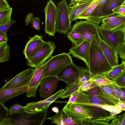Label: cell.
Returning a JSON list of instances; mask_svg holds the SVG:
<instances>
[{
  "mask_svg": "<svg viewBox=\"0 0 125 125\" xmlns=\"http://www.w3.org/2000/svg\"><path fill=\"white\" fill-rule=\"evenodd\" d=\"M89 62V70L92 77L106 74L113 68L104 54L97 37L91 43Z\"/></svg>",
  "mask_w": 125,
  "mask_h": 125,
  "instance_id": "1",
  "label": "cell"
},
{
  "mask_svg": "<svg viewBox=\"0 0 125 125\" xmlns=\"http://www.w3.org/2000/svg\"><path fill=\"white\" fill-rule=\"evenodd\" d=\"M64 114L77 125H89L93 117L92 108L74 103L67 104L62 108Z\"/></svg>",
  "mask_w": 125,
  "mask_h": 125,
  "instance_id": "2",
  "label": "cell"
},
{
  "mask_svg": "<svg viewBox=\"0 0 125 125\" xmlns=\"http://www.w3.org/2000/svg\"><path fill=\"white\" fill-rule=\"evenodd\" d=\"M100 39L104 41L111 52L116 65H118L119 57L118 47L124 43L123 31H120L111 32L102 29L100 25H97Z\"/></svg>",
  "mask_w": 125,
  "mask_h": 125,
  "instance_id": "3",
  "label": "cell"
},
{
  "mask_svg": "<svg viewBox=\"0 0 125 125\" xmlns=\"http://www.w3.org/2000/svg\"><path fill=\"white\" fill-rule=\"evenodd\" d=\"M70 55L69 52H63L51 56L46 62L43 78L56 77L64 68L73 63Z\"/></svg>",
  "mask_w": 125,
  "mask_h": 125,
  "instance_id": "4",
  "label": "cell"
},
{
  "mask_svg": "<svg viewBox=\"0 0 125 125\" xmlns=\"http://www.w3.org/2000/svg\"><path fill=\"white\" fill-rule=\"evenodd\" d=\"M48 109L34 113H29L23 110L19 113L10 115L11 122L14 125H43L47 119Z\"/></svg>",
  "mask_w": 125,
  "mask_h": 125,
  "instance_id": "5",
  "label": "cell"
},
{
  "mask_svg": "<svg viewBox=\"0 0 125 125\" xmlns=\"http://www.w3.org/2000/svg\"><path fill=\"white\" fill-rule=\"evenodd\" d=\"M56 48L53 41H45L39 50L27 60V65L35 68L40 67L52 56Z\"/></svg>",
  "mask_w": 125,
  "mask_h": 125,
  "instance_id": "6",
  "label": "cell"
},
{
  "mask_svg": "<svg viewBox=\"0 0 125 125\" xmlns=\"http://www.w3.org/2000/svg\"><path fill=\"white\" fill-rule=\"evenodd\" d=\"M57 7L56 31L67 34L72 28L67 2L66 0L61 1L58 3Z\"/></svg>",
  "mask_w": 125,
  "mask_h": 125,
  "instance_id": "7",
  "label": "cell"
},
{
  "mask_svg": "<svg viewBox=\"0 0 125 125\" xmlns=\"http://www.w3.org/2000/svg\"><path fill=\"white\" fill-rule=\"evenodd\" d=\"M43 10L45 16V32L49 36L54 37L57 32V6L53 0H48Z\"/></svg>",
  "mask_w": 125,
  "mask_h": 125,
  "instance_id": "8",
  "label": "cell"
},
{
  "mask_svg": "<svg viewBox=\"0 0 125 125\" xmlns=\"http://www.w3.org/2000/svg\"><path fill=\"white\" fill-rule=\"evenodd\" d=\"M71 31L79 33L85 41L91 43L96 37L100 39L97 25L86 20L76 21L73 25Z\"/></svg>",
  "mask_w": 125,
  "mask_h": 125,
  "instance_id": "9",
  "label": "cell"
},
{
  "mask_svg": "<svg viewBox=\"0 0 125 125\" xmlns=\"http://www.w3.org/2000/svg\"><path fill=\"white\" fill-rule=\"evenodd\" d=\"M35 69L29 68L17 74L7 82L0 89L5 90L28 86Z\"/></svg>",
  "mask_w": 125,
  "mask_h": 125,
  "instance_id": "10",
  "label": "cell"
},
{
  "mask_svg": "<svg viewBox=\"0 0 125 125\" xmlns=\"http://www.w3.org/2000/svg\"><path fill=\"white\" fill-rule=\"evenodd\" d=\"M80 74V67H78L73 63L62 70L56 77L59 80L65 82L67 84L65 89L79 81Z\"/></svg>",
  "mask_w": 125,
  "mask_h": 125,
  "instance_id": "11",
  "label": "cell"
},
{
  "mask_svg": "<svg viewBox=\"0 0 125 125\" xmlns=\"http://www.w3.org/2000/svg\"><path fill=\"white\" fill-rule=\"evenodd\" d=\"M65 89H60L50 97L43 100L27 104L24 106L23 111L29 113H34L48 108L50 105L59 98L65 91Z\"/></svg>",
  "mask_w": 125,
  "mask_h": 125,
  "instance_id": "12",
  "label": "cell"
},
{
  "mask_svg": "<svg viewBox=\"0 0 125 125\" xmlns=\"http://www.w3.org/2000/svg\"><path fill=\"white\" fill-rule=\"evenodd\" d=\"M59 80L56 77L49 76L43 78L38 91L40 96L45 99L52 96L56 89Z\"/></svg>",
  "mask_w": 125,
  "mask_h": 125,
  "instance_id": "13",
  "label": "cell"
},
{
  "mask_svg": "<svg viewBox=\"0 0 125 125\" xmlns=\"http://www.w3.org/2000/svg\"><path fill=\"white\" fill-rule=\"evenodd\" d=\"M91 43L84 41L79 46L75 47L72 46L69 53L72 55V57H76L82 60L86 64L88 69H89V57Z\"/></svg>",
  "mask_w": 125,
  "mask_h": 125,
  "instance_id": "14",
  "label": "cell"
},
{
  "mask_svg": "<svg viewBox=\"0 0 125 125\" xmlns=\"http://www.w3.org/2000/svg\"><path fill=\"white\" fill-rule=\"evenodd\" d=\"M46 63L40 67L35 68L33 75L28 86V92L26 94L28 98H35L36 96L37 89L43 78Z\"/></svg>",
  "mask_w": 125,
  "mask_h": 125,
  "instance_id": "15",
  "label": "cell"
},
{
  "mask_svg": "<svg viewBox=\"0 0 125 125\" xmlns=\"http://www.w3.org/2000/svg\"><path fill=\"white\" fill-rule=\"evenodd\" d=\"M43 36L36 34L33 37H29V40L23 50L25 59L28 60L41 47L45 41L43 40Z\"/></svg>",
  "mask_w": 125,
  "mask_h": 125,
  "instance_id": "16",
  "label": "cell"
},
{
  "mask_svg": "<svg viewBox=\"0 0 125 125\" xmlns=\"http://www.w3.org/2000/svg\"><path fill=\"white\" fill-rule=\"evenodd\" d=\"M94 0H71L68 5L71 22L75 21Z\"/></svg>",
  "mask_w": 125,
  "mask_h": 125,
  "instance_id": "17",
  "label": "cell"
},
{
  "mask_svg": "<svg viewBox=\"0 0 125 125\" xmlns=\"http://www.w3.org/2000/svg\"><path fill=\"white\" fill-rule=\"evenodd\" d=\"M97 86L94 84L92 85L90 89L86 92L90 96L91 101L90 106H99L106 105H116L111 101L98 93L97 90Z\"/></svg>",
  "mask_w": 125,
  "mask_h": 125,
  "instance_id": "18",
  "label": "cell"
},
{
  "mask_svg": "<svg viewBox=\"0 0 125 125\" xmlns=\"http://www.w3.org/2000/svg\"><path fill=\"white\" fill-rule=\"evenodd\" d=\"M28 86L5 90L0 89V103L4 104L7 101L20 95L26 93Z\"/></svg>",
  "mask_w": 125,
  "mask_h": 125,
  "instance_id": "19",
  "label": "cell"
},
{
  "mask_svg": "<svg viewBox=\"0 0 125 125\" xmlns=\"http://www.w3.org/2000/svg\"><path fill=\"white\" fill-rule=\"evenodd\" d=\"M74 103L83 106H90L91 101L89 94L79 89L70 96L67 104Z\"/></svg>",
  "mask_w": 125,
  "mask_h": 125,
  "instance_id": "20",
  "label": "cell"
},
{
  "mask_svg": "<svg viewBox=\"0 0 125 125\" xmlns=\"http://www.w3.org/2000/svg\"><path fill=\"white\" fill-rule=\"evenodd\" d=\"M97 90L100 94L111 101L116 105L120 102L114 94L110 84L98 86Z\"/></svg>",
  "mask_w": 125,
  "mask_h": 125,
  "instance_id": "21",
  "label": "cell"
},
{
  "mask_svg": "<svg viewBox=\"0 0 125 125\" xmlns=\"http://www.w3.org/2000/svg\"><path fill=\"white\" fill-rule=\"evenodd\" d=\"M106 0H100L94 10L86 20L99 25L102 19L105 16L103 15V11L104 5Z\"/></svg>",
  "mask_w": 125,
  "mask_h": 125,
  "instance_id": "22",
  "label": "cell"
},
{
  "mask_svg": "<svg viewBox=\"0 0 125 125\" xmlns=\"http://www.w3.org/2000/svg\"><path fill=\"white\" fill-rule=\"evenodd\" d=\"M100 27L103 29L111 32L122 31L125 29V17L112 22L101 24Z\"/></svg>",
  "mask_w": 125,
  "mask_h": 125,
  "instance_id": "23",
  "label": "cell"
},
{
  "mask_svg": "<svg viewBox=\"0 0 125 125\" xmlns=\"http://www.w3.org/2000/svg\"><path fill=\"white\" fill-rule=\"evenodd\" d=\"M56 125H77L71 119L66 115L62 109L54 116L47 118Z\"/></svg>",
  "mask_w": 125,
  "mask_h": 125,
  "instance_id": "24",
  "label": "cell"
},
{
  "mask_svg": "<svg viewBox=\"0 0 125 125\" xmlns=\"http://www.w3.org/2000/svg\"><path fill=\"white\" fill-rule=\"evenodd\" d=\"M124 0H106L103 6V14L105 16L113 12L114 9L121 5Z\"/></svg>",
  "mask_w": 125,
  "mask_h": 125,
  "instance_id": "25",
  "label": "cell"
},
{
  "mask_svg": "<svg viewBox=\"0 0 125 125\" xmlns=\"http://www.w3.org/2000/svg\"><path fill=\"white\" fill-rule=\"evenodd\" d=\"M67 35V37L72 42L73 46L75 47L80 45L85 41L81 35L75 31L71 30Z\"/></svg>",
  "mask_w": 125,
  "mask_h": 125,
  "instance_id": "26",
  "label": "cell"
},
{
  "mask_svg": "<svg viewBox=\"0 0 125 125\" xmlns=\"http://www.w3.org/2000/svg\"><path fill=\"white\" fill-rule=\"evenodd\" d=\"M10 47L7 42H0V62H7L10 59Z\"/></svg>",
  "mask_w": 125,
  "mask_h": 125,
  "instance_id": "27",
  "label": "cell"
},
{
  "mask_svg": "<svg viewBox=\"0 0 125 125\" xmlns=\"http://www.w3.org/2000/svg\"><path fill=\"white\" fill-rule=\"evenodd\" d=\"M101 48L107 61L112 67L116 66L113 56L104 42L100 39H99Z\"/></svg>",
  "mask_w": 125,
  "mask_h": 125,
  "instance_id": "28",
  "label": "cell"
},
{
  "mask_svg": "<svg viewBox=\"0 0 125 125\" xmlns=\"http://www.w3.org/2000/svg\"><path fill=\"white\" fill-rule=\"evenodd\" d=\"M100 0H94L93 2L85 10L78 19H86L94 10Z\"/></svg>",
  "mask_w": 125,
  "mask_h": 125,
  "instance_id": "29",
  "label": "cell"
},
{
  "mask_svg": "<svg viewBox=\"0 0 125 125\" xmlns=\"http://www.w3.org/2000/svg\"><path fill=\"white\" fill-rule=\"evenodd\" d=\"M93 83L97 86L106 85L113 83L112 80L107 78L105 74L96 75L92 77Z\"/></svg>",
  "mask_w": 125,
  "mask_h": 125,
  "instance_id": "30",
  "label": "cell"
},
{
  "mask_svg": "<svg viewBox=\"0 0 125 125\" xmlns=\"http://www.w3.org/2000/svg\"><path fill=\"white\" fill-rule=\"evenodd\" d=\"M12 8L0 12V26L9 23L11 22V15Z\"/></svg>",
  "mask_w": 125,
  "mask_h": 125,
  "instance_id": "31",
  "label": "cell"
},
{
  "mask_svg": "<svg viewBox=\"0 0 125 125\" xmlns=\"http://www.w3.org/2000/svg\"><path fill=\"white\" fill-rule=\"evenodd\" d=\"M92 78L89 70L87 68L80 67V74L79 81H78L79 87L84 83Z\"/></svg>",
  "mask_w": 125,
  "mask_h": 125,
  "instance_id": "32",
  "label": "cell"
},
{
  "mask_svg": "<svg viewBox=\"0 0 125 125\" xmlns=\"http://www.w3.org/2000/svg\"><path fill=\"white\" fill-rule=\"evenodd\" d=\"M79 89L78 82L72 85L60 97L63 99L73 94Z\"/></svg>",
  "mask_w": 125,
  "mask_h": 125,
  "instance_id": "33",
  "label": "cell"
},
{
  "mask_svg": "<svg viewBox=\"0 0 125 125\" xmlns=\"http://www.w3.org/2000/svg\"><path fill=\"white\" fill-rule=\"evenodd\" d=\"M123 17L118 13L113 12L106 16L103 18L101 21V24L112 22L118 20Z\"/></svg>",
  "mask_w": 125,
  "mask_h": 125,
  "instance_id": "34",
  "label": "cell"
},
{
  "mask_svg": "<svg viewBox=\"0 0 125 125\" xmlns=\"http://www.w3.org/2000/svg\"><path fill=\"white\" fill-rule=\"evenodd\" d=\"M113 81L118 87H125V70L115 80Z\"/></svg>",
  "mask_w": 125,
  "mask_h": 125,
  "instance_id": "35",
  "label": "cell"
},
{
  "mask_svg": "<svg viewBox=\"0 0 125 125\" xmlns=\"http://www.w3.org/2000/svg\"><path fill=\"white\" fill-rule=\"evenodd\" d=\"M24 106H22L17 103L13 104L9 109L10 115L19 113L23 109Z\"/></svg>",
  "mask_w": 125,
  "mask_h": 125,
  "instance_id": "36",
  "label": "cell"
},
{
  "mask_svg": "<svg viewBox=\"0 0 125 125\" xmlns=\"http://www.w3.org/2000/svg\"><path fill=\"white\" fill-rule=\"evenodd\" d=\"M118 52L122 61L125 62V43L120 44L118 47Z\"/></svg>",
  "mask_w": 125,
  "mask_h": 125,
  "instance_id": "37",
  "label": "cell"
},
{
  "mask_svg": "<svg viewBox=\"0 0 125 125\" xmlns=\"http://www.w3.org/2000/svg\"><path fill=\"white\" fill-rule=\"evenodd\" d=\"M40 19L38 17H33L30 23L31 27L35 30H39L41 29Z\"/></svg>",
  "mask_w": 125,
  "mask_h": 125,
  "instance_id": "38",
  "label": "cell"
},
{
  "mask_svg": "<svg viewBox=\"0 0 125 125\" xmlns=\"http://www.w3.org/2000/svg\"><path fill=\"white\" fill-rule=\"evenodd\" d=\"M93 82L92 78L83 83L79 88V89L83 92H87L90 89Z\"/></svg>",
  "mask_w": 125,
  "mask_h": 125,
  "instance_id": "39",
  "label": "cell"
},
{
  "mask_svg": "<svg viewBox=\"0 0 125 125\" xmlns=\"http://www.w3.org/2000/svg\"><path fill=\"white\" fill-rule=\"evenodd\" d=\"M15 20L12 19L10 22L7 24L0 26V33H6L7 31L15 22Z\"/></svg>",
  "mask_w": 125,
  "mask_h": 125,
  "instance_id": "40",
  "label": "cell"
},
{
  "mask_svg": "<svg viewBox=\"0 0 125 125\" xmlns=\"http://www.w3.org/2000/svg\"><path fill=\"white\" fill-rule=\"evenodd\" d=\"M112 70L118 74H121L125 70L124 62L122 61L121 63L113 67Z\"/></svg>",
  "mask_w": 125,
  "mask_h": 125,
  "instance_id": "41",
  "label": "cell"
},
{
  "mask_svg": "<svg viewBox=\"0 0 125 125\" xmlns=\"http://www.w3.org/2000/svg\"><path fill=\"white\" fill-rule=\"evenodd\" d=\"M0 118L8 117L9 114V109L7 108L4 105L0 103Z\"/></svg>",
  "mask_w": 125,
  "mask_h": 125,
  "instance_id": "42",
  "label": "cell"
},
{
  "mask_svg": "<svg viewBox=\"0 0 125 125\" xmlns=\"http://www.w3.org/2000/svg\"><path fill=\"white\" fill-rule=\"evenodd\" d=\"M112 81L113 83L110 84L112 87L114 94L119 99L121 91V88L117 85L113 81Z\"/></svg>",
  "mask_w": 125,
  "mask_h": 125,
  "instance_id": "43",
  "label": "cell"
},
{
  "mask_svg": "<svg viewBox=\"0 0 125 125\" xmlns=\"http://www.w3.org/2000/svg\"><path fill=\"white\" fill-rule=\"evenodd\" d=\"M121 74L117 73L112 70L107 73L105 74L107 78L113 81L115 80Z\"/></svg>",
  "mask_w": 125,
  "mask_h": 125,
  "instance_id": "44",
  "label": "cell"
},
{
  "mask_svg": "<svg viewBox=\"0 0 125 125\" xmlns=\"http://www.w3.org/2000/svg\"><path fill=\"white\" fill-rule=\"evenodd\" d=\"M11 7L6 0H0V12L7 10Z\"/></svg>",
  "mask_w": 125,
  "mask_h": 125,
  "instance_id": "45",
  "label": "cell"
},
{
  "mask_svg": "<svg viewBox=\"0 0 125 125\" xmlns=\"http://www.w3.org/2000/svg\"><path fill=\"white\" fill-rule=\"evenodd\" d=\"M113 12L118 13L124 17H125V7L120 5L112 10Z\"/></svg>",
  "mask_w": 125,
  "mask_h": 125,
  "instance_id": "46",
  "label": "cell"
},
{
  "mask_svg": "<svg viewBox=\"0 0 125 125\" xmlns=\"http://www.w3.org/2000/svg\"><path fill=\"white\" fill-rule=\"evenodd\" d=\"M98 107H100L109 112L113 111L118 108L116 105H101Z\"/></svg>",
  "mask_w": 125,
  "mask_h": 125,
  "instance_id": "47",
  "label": "cell"
},
{
  "mask_svg": "<svg viewBox=\"0 0 125 125\" xmlns=\"http://www.w3.org/2000/svg\"><path fill=\"white\" fill-rule=\"evenodd\" d=\"M0 125H14L11 122L10 118H0Z\"/></svg>",
  "mask_w": 125,
  "mask_h": 125,
  "instance_id": "48",
  "label": "cell"
},
{
  "mask_svg": "<svg viewBox=\"0 0 125 125\" xmlns=\"http://www.w3.org/2000/svg\"><path fill=\"white\" fill-rule=\"evenodd\" d=\"M109 122L103 120H95L91 121L89 125H109Z\"/></svg>",
  "mask_w": 125,
  "mask_h": 125,
  "instance_id": "49",
  "label": "cell"
},
{
  "mask_svg": "<svg viewBox=\"0 0 125 125\" xmlns=\"http://www.w3.org/2000/svg\"><path fill=\"white\" fill-rule=\"evenodd\" d=\"M119 125H125V113L118 116Z\"/></svg>",
  "mask_w": 125,
  "mask_h": 125,
  "instance_id": "50",
  "label": "cell"
},
{
  "mask_svg": "<svg viewBox=\"0 0 125 125\" xmlns=\"http://www.w3.org/2000/svg\"><path fill=\"white\" fill-rule=\"evenodd\" d=\"M33 17V15L31 13H28L25 18V25H28Z\"/></svg>",
  "mask_w": 125,
  "mask_h": 125,
  "instance_id": "51",
  "label": "cell"
},
{
  "mask_svg": "<svg viewBox=\"0 0 125 125\" xmlns=\"http://www.w3.org/2000/svg\"><path fill=\"white\" fill-rule=\"evenodd\" d=\"M122 111L123 110L121 109L118 108L110 112V116H114L117 118L118 114L121 113Z\"/></svg>",
  "mask_w": 125,
  "mask_h": 125,
  "instance_id": "52",
  "label": "cell"
},
{
  "mask_svg": "<svg viewBox=\"0 0 125 125\" xmlns=\"http://www.w3.org/2000/svg\"><path fill=\"white\" fill-rule=\"evenodd\" d=\"M8 37L6 33H0V42H7Z\"/></svg>",
  "mask_w": 125,
  "mask_h": 125,
  "instance_id": "53",
  "label": "cell"
},
{
  "mask_svg": "<svg viewBox=\"0 0 125 125\" xmlns=\"http://www.w3.org/2000/svg\"><path fill=\"white\" fill-rule=\"evenodd\" d=\"M120 88L121 91L119 100L120 101L125 102V87Z\"/></svg>",
  "mask_w": 125,
  "mask_h": 125,
  "instance_id": "54",
  "label": "cell"
},
{
  "mask_svg": "<svg viewBox=\"0 0 125 125\" xmlns=\"http://www.w3.org/2000/svg\"><path fill=\"white\" fill-rule=\"evenodd\" d=\"M116 105L118 107L121 109L123 111H125V102L120 101Z\"/></svg>",
  "mask_w": 125,
  "mask_h": 125,
  "instance_id": "55",
  "label": "cell"
},
{
  "mask_svg": "<svg viewBox=\"0 0 125 125\" xmlns=\"http://www.w3.org/2000/svg\"><path fill=\"white\" fill-rule=\"evenodd\" d=\"M109 125H119L118 119L116 118L113 119Z\"/></svg>",
  "mask_w": 125,
  "mask_h": 125,
  "instance_id": "56",
  "label": "cell"
},
{
  "mask_svg": "<svg viewBox=\"0 0 125 125\" xmlns=\"http://www.w3.org/2000/svg\"><path fill=\"white\" fill-rule=\"evenodd\" d=\"M52 110L53 112H55L56 114L59 112V110L58 108L56 107H53L52 109Z\"/></svg>",
  "mask_w": 125,
  "mask_h": 125,
  "instance_id": "57",
  "label": "cell"
},
{
  "mask_svg": "<svg viewBox=\"0 0 125 125\" xmlns=\"http://www.w3.org/2000/svg\"><path fill=\"white\" fill-rule=\"evenodd\" d=\"M124 35V43H125V29L123 31Z\"/></svg>",
  "mask_w": 125,
  "mask_h": 125,
  "instance_id": "58",
  "label": "cell"
},
{
  "mask_svg": "<svg viewBox=\"0 0 125 125\" xmlns=\"http://www.w3.org/2000/svg\"><path fill=\"white\" fill-rule=\"evenodd\" d=\"M121 6L125 7V0H124V2L122 3V4L120 5Z\"/></svg>",
  "mask_w": 125,
  "mask_h": 125,
  "instance_id": "59",
  "label": "cell"
},
{
  "mask_svg": "<svg viewBox=\"0 0 125 125\" xmlns=\"http://www.w3.org/2000/svg\"><path fill=\"white\" fill-rule=\"evenodd\" d=\"M124 64H125V62H124Z\"/></svg>",
  "mask_w": 125,
  "mask_h": 125,
  "instance_id": "60",
  "label": "cell"
}]
</instances>
